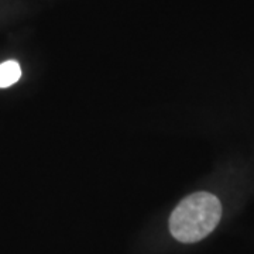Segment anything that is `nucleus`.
<instances>
[{
	"label": "nucleus",
	"instance_id": "f257e3e1",
	"mask_svg": "<svg viewBox=\"0 0 254 254\" xmlns=\"http://www.w3.org/2000/svg\"><path fill=\"white\" fill-rule=\"evenodd\" d=\"M220 218V200L209 192H196L175 208L170 218V230L178 242L195 243L212 233Z\"/></svg>",
	"mask_w": 254,
	"mask_h": 254
},
{
	"label": "nucleus",
	"instance_id": "f03ea898",
	"mask_svg": "<svg viewBox=\"0 0 254 254\" xmlns=\"http://www.w3.org/2000/svg\"><path fill=\"white\" fill-rule=\"evenodd\" d=\"M21 76L20 65L16 61H6L0 64V88H9L14 85Z\"/></svg>",
	"mask_w": 254,
	"mask_h": 254
}]
</instances>
